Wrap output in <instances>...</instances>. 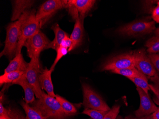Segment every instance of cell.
<instances>
[{"label":"cell","mask_w":159,"mask_h":119,"mask_svg":"<svg viewBox=\"0 0 159 119\" xmlns=\"http://www.w3.org/2000/svg\"><path fill=\"white\" fill-rule=\"evenodd\" d=\"M152 18L154 21L159 23V2H158L157 6L152 11Z\"/></svg>","instance_id":"obj_31"},{"label":"cell","mask_w":159,"mask_h":119,"mask_svg":"<svg viewBox=\"0 0 159 119\" xmlns=\"http://www.w3.org/2000/svg\"><path fill=\"white\" fill-rule=\"evenodd\" d=\"M55 98L43 92L41 98L35 100L30 105L46 119H68L70 116L63 111Z\"/></svg>","instance_id":"obj_1"},{"label":"cell","mask_w":159,"mask_h":119,"mask_svg":"<svg viewBox=\"0 0 159 119\" xmlns=\"http://www.w3.org/2000/svg\"><path fill=\"white\" fill-rule=\"evenodd\" d=\"M67 1L49 0L43 3L38 9L36 17L40 23L41 27L44 25L50 18L62 8H66Z\"/></svg>","instance_id":"obj_6"},{"label":"cell","mask_w":159,"mask_h":119,"mask_svg":"<svg viewBox=\"0 0 159 119\" xmlns=\"http://www.w3.org/2000/svg\"><path fill=\"white\" fill-rule=\"evenodd\" d=\"M70 3L74 5L78 11L79 18L84 19L86 14L88 13L95 4L94 0H70Z\"/></svg>","instance_id":"obj_17"},{"label":"cell","mask_w":159,"mask_h":119,"mask_svg":"<svg viewBox=\"0 0 159 119\" xmlns=\"http://www.w3.org/2000/svg\"><path fill=\"white\" fill-rule=\"evenodd\" d=\"M43 70L41 68L40 62L35 61L31 59L28 67L25 72L26 77L29 83L31 85L37 99L42 97L43 91L39 83V76Z\"/></svg>","instance_id":"obj_9"},{"label":"cell","mask_w":159,"mask_h":119,"mask_svg":"<svg viewBox=\"0 0 159 119\" xmlns=\"http://www.w3.org/2000/svg\"><path fill=\"white\" fill-rule=\"evenodd\" d=\"M134 59L133 53H124L116 56L106 61L101 66V71H112L134 68Z\"/></svg>","instance_id":"obj_8"},{"label":"cell","mask_w":159,"mask_h":119,"mask_svg":"<svg viewBox=\"0 0 159 119\" xmlns=\"http://www.w3.org/2000/svg\"><path fill=\"white\" fill-rule=\"evenodd\" d=\"M0 119H26V117L19 110L11 107H4L0 103Z\"/></svg>","instance_id":"obj_18"},{"label":"cell","mask_w":159,"mask_h":119,"mask_svg":"<svg viewBox=\"0 0 159 119\" xmlns=\"http://www.w3.org/2000/svg\"><path fill=\"white\" fill-rule=\"evenodd\" d=\"M34 1H13V10L11 20L16 21L19 19L20 17L25 11L30 10L34 4Z\"/></svg>","instance_id":"obj_14"},{"label":"cell","mask_w":159,"mask_h":119,"mask_svg":"<svg viewBox=\"0 0 159 119\" xmlns=\"http://www.w3.org/2000/svg\"><path fill=\"white\" fill-rule=\"evenodd\" d=\"M111 72L124 76L128 79L137 77L141 76L143 73L137 69L135 67L116 70L112 71Z\"/></svg>","instance_id":"obj_25"},{"label":"cell","mask_w":159,"mask_h":119,"mask_svg":"<svg viewBox=\"0 0 159 119\" xmlns=\"http://www.w3.org/2000/svg\"><path fill=\"white\" fill-rule=\"evenodd\" d=\"M131 81L136 85L137 87L142 89L143 91H144L146 94H148L149 91L150 90L149 87V84L148 83V79L145 75L142 73L141 76L133 78H129Z\"/></svg>","instance_id":"obj_23"},{"label":"cell","mask_w":159,"mask_h":119,"mask_svg":"<svg viewBox=\"0 0 159 119\" xmlns=\"http://www.w3.org/2000/svg\"><path fill=\"white\" fill-rule=\"evenodd\" d=\"M29 65L25 60L22 53H19L11 60L6 68L4 70V73H8L11 71H19L26 72Z\"/></svg>","instance_id":"obj_15"},{"label":"cell","mask_w":159,"mask_h":119,"mask_svg":"<svg viewBox=\"0 0 159 119\" xmlns=\"http://www.w3.org/2000/svg\"><path fill=\"white\" fill-rule=\"evenodd\" d=\"M151 119H159V108L155 112L151 114Z\"/></svg>","instance_id":"obj_33"},{"label":"cell","mask_w":159,"mask_h":119,"mask_svg":"<svg viewBox=\"0 0 159 119\" xmlns=\"http://www.w3.org/2000/svg\"><path fill=\"white\" fill-rule=\"evenodd\" d=\"M55 99L60 104L63 111L69 116H74L77 112V110L74 104L71 103L59 95H56Z\"/></svg>","instance_id":"obj_20"},{"label":"cell","mask_w":159,"mask_h":119,"mask_svg":"<svg viewBox=\"0 0 159 119\" xmlns=\"http://www.w3.org/2000/svg\"><path fill=\"white\" fill-rule=\"evenodd\" d=\"M84 20L80 18L75 20L74 30L70 36L72 44L68 49L69 52L81 45L84 37Z\"/></svg>","instance_id":"obj_12"},{"label":"cell","mask_w":159,"mask_h":119,"mask_svg":"<svg viewBox=\"0 0 159 119\" xmlns=\"http://www.w3.org/2000/svg\"><path fill=\"white\" fill-rule=\"evenodd\" d=\"M156 30L155 21H138L122 26L117 32L122 35L132 36L147 34Z\"/></svg>","instance_id":"obj_7"},{"label":"cell","mask_w":159,"mask_h":119,"mask_svg":"<svg viewBox=\"0 0 159 119\" xmlns=\"http://www.w3.org/2000/svg\"><path fill=\"white\" fill-rule=\"evenodd\" d=\"M136 89L140 96V106L138 110L135 111L136 117L141 118L152 114L158 109V107L151 100L149 94L140 88L136 87Z\"/></svg>","instance_id":"obj_11"},{"label":"cell","mask_w":159,"mask_h":119,"mask_svg":"<svg viewBox=\"0 0 159 119\" xmlns=\"http://www.w3.org/2000/svg\"><path fill=\"white\" fill-rule=\"evenodd\" d=\"M12 85H17L23 88L25 92V102L27 104H31L34 102V92L26 77L25 73L20 78L16 80Z\"/></svg>","instance_id":"obj_16"},{"label":"cell","mask_w":159,"mask_h":119,"mask_svg":"<svg viewBox=\"0 0 159 119\" xmlns=\"http://www.w3.org/2000/svg\"><path fill=\"white\" fill-rule=\"evenodd\" d=\"M82 89L84 96L83 104L85 109H94L105 112H109L111 110L102 97L89 85L83 83Z\"/></svg>","instance_id":"obj_5"},{"label":"cell","mask_w":159,"mask_h":119,"mask_svg":"<svg viewBox=\"0 0 159 119\" xmlns=\"http://www.w3.org/2000/svg\"><path fill=\"white\" fill-rule=\"evenodd\" d=\"M152 83L149 84L150 90L154 93L155 96L153 98L154 103L159 105V76L157 74L154 76L149 77Z\"/></svg>","instance_id":"obj_24"},{"label":"cell","mask_w":159,"mask_h":119,"mask_svg":"<svg viewBox=\"0 0 159 119\" xmlns=\"http://www.w3.org/2000/svg\"><path fill=\"white\" fill-rule=\"evenodd\" d=\"M20 105L23 107L25 112L26 119H46L40 112L31 107L29 104L24 101L20 102Z\"/></svg>","instance_id":"obj_22"},{"label":"cell","mask_w":159,"mask_h":119,"mask_svg":"<svg viewBox=\"0 0 159 119\" xmlns=\"http://www.w3.org/2000/svg\"><path fill=\"white\" fill-rule=\"evenodd\" d=\"M52 71L50 69L45 68L43 70L39 76V83L41 89L45 90L47 94L50 96L55 98L56 94L54 92V88L52 80Z\"/></svg>","instance_id":"obj_13"},{"label":"cell","mask_w":159,"mask_h":119,"mask_svg":"<svg viewBox=\"0 0 159 119\" xmlns=\"http://www.w3.org/2000/svg\"><path fill=\"white\" fill-rule=\"evenodd\" d=\"M71 44L72 42L70 37H69V36H67L62 40L61 46L69 49L71 46Z\"/></svg>","instance_id":"obj_32"},{"label":"cell","mask_w":159,"mask_h":119,"mask_svg":"<svg viewBox=\"0 0 159 119\" xmlns=\"http://www.w3.org/2000/svg\"><path fill=\"white\" fill-rule=\"evenodd\" d=\"M25 72L24 71H14L8 73H4L0 76V85L4 84H13L16 80L23 76Z\"/></svg>","instance_id":"obj_21"},{"label":"cell","mask_w":159,"mask_h":119,"mask_svg":"<svg viewBox=\"0 0 159 119\" xmlns=\"http://www.w3.org/2000/svg\"><path fill=\"white\" fill-rule=\"evenodd\" d=\"M154 34H155L156 36L159 37V28L155 30V31H154Z\"/></svg>","instance_id":"obj_34"},{"label":"cell","mask_w":159,"mask_h":119,"mask_svg":"<svg viewBox=\"0 0 159 119\" xmlns=\"http://www.w3.org/2000/svg\"><path fill=\"white\" fill-rule=\"evenodd\" d=\"M145 46L148 48L147 51L150 54L159 53V37L155 36L149 39L146 42Z\"/></svg>","instance_id":"obj_26"},{"label":"cell","mask_w":159,"mask_h":119,"mask_svg":"<svg viewBox=\"0 0 159 119\" xmlns=\"http://www.w3.org/2000/svg\"><path fill=\"white\" fill-rule=\"evenodd\" d=\"M51 42L46 35L40 31L28 39L24 46L26 48L29 57L35 61L40 62V53L43 50L46 49Z\"/></svg>","instance_id":"obj_4"},{"label":"cell","mask_w":159,"mask_h":119,"mask_svg":"<svg viewBox=\"0 0 159 119\" xmlns=\"http://www.w3.org/2000/svg\"><path fill=\"white\" fill-rule=\"evenodd\" d=\"M31 10L25 11L19 19L10 23L6 27V36L4 49L1 52L0 57L5 56L11 60L16 53L18 43L20 34V28L23 21L30 13Z\"/></svg>","instance_id":"obj_2"},{"label":"cell","mask_w":159,"mask_h":119,"mask_svg":"<svg viewBox=\"0 0 159 119\" xmlns=\"http://www.w3.org/2000/svg\"><path fill=\"white\" fill-rule=\"evenodd\" d=\"M51 29L53 30L55 34L54 40L51 42L47 46L46 49H52L55 50L61 46L62 40L67 36H69L68 34L64 32L60 27L58 24H55L51 27Z\"/></svg>","instance_id":"obj_19"},{"label":"cell","mask_w":159,"mask_h":119,"mask_svg":"<svg viewBox=\"0 0 159 119\" xmlns=\"http://www.w3.org/2000/svg\"><path fill=\"white\" fill-rule=\"evenodd\" d=\"M36 11L35 9L31 10L29 14L23 21L20 28V34L16 55L21 53V49L25 42L40 31L41 27L39 21L36 17Z\"/></svg>","instance_id":"obj_3"},{"label":"cell","mask_w":159,"mask_h":119,"mask_svg":"<svg viewBox=\"0 0 159 119\" xmlns=\"http://www.w3.org/2000/svg\"><path fill=\"white\" fill-rule=\"evenodd\" d=\"M134 59L135 67L143 74L149 77H152L158 74L144 50H139L133 52Z\"/></svg>","instance_id":"obj_10"},{"label":"cell","mask_w":159,"mask_h":119,"mask_svg":"<svg viewBox=\"0 0 159 119\" xmlns=\"http://www.w3.org/2000/svg\"><path fill=\"white\" fill-rule=\"evenodd\" d=\"M156 70L159 72V53H151L148 55Z\"/></svg>","instance_id":"obj_30"},{"label":"cell","mask_w":159,"mask_h":119,"mask_svg":"<svg viewBox=\"0 0 159 119\" xmlns=\"http://www.w3.org/2000/svg\"><path fill=\"white\" fill-rule=\"evenodd\" d=\"M68 49L67 48H65V47H62V46H60L59 47L58 49L56 50V57L55 58V60H54V62L53 64L52 65L50 69V70L53 71H54V68H55V66L56 64L63 57V56H66L68 53Z\"/></svg>","instance_id":"obj_28"},{"label":"cell","mask_w":159,"mask_h":119,"mask_svg":"<svg viewBox=\"0 0 159 119\" xmlns=\"http://www.w3.org/2000/svg\"><path fill=\"white\" fill-rule=\"evenodd\" d=\"M108 112L94 109H84L82 113L88 115L92 119H103Z\"/></svg>","instance_id":"obj_27"},{"label":"cell","mask_w":159,"mask_h":119,"mask_svg":"<svg viewBox=\"0 0 159 119\" xmlns=\"http://www.w3.org/2000/svg\"><path fill=\"white\" fill-rule=\"evenodd\" d=\"M120 110V106L115 105L107 112L103 119H116Z\"/></svg>","instance_id":"obj_29"}]
</instances>
